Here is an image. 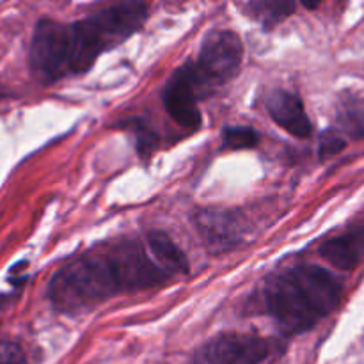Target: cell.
<instances>
[{
	"instance_id": "52a82bcc",
	"label": "cell",
	"mask_w": 364,
	"mask_h": 364,
	"mask_svg": "<svg viewBox=\"0 0 364 364\" xmlns=\"http://www.w3.org/2000/svg\"><path fill=\"white\" fill-rule=\"evenodd\" d=\"M162 100L167 114L173 117L174 123L191 130L199 128L201 124L199 100H203V92L194 77L192 63H185L171 75L164 89Z\"/></svg>"
},
{
	"instance_id": "8fae6325",
	"label": "cell",
	"mask_w": 364,
	"mask_h": 364,
	"mask_svg": "<svg viewBox=\"0 0 364 364\" xmlns=\"http://www.w3.org/2000/svg\"><path fill=\"white\" fill-rule=\"evenodd\" d=\"M341 135L355 139H364V98L361 96H343L338 102L336 109V124H334Z\"/></svg>"
},
{
	"instance_id": "277c9868",
	"label": "cell",
	"mask_w": 364,
	"mask_h": 364,
	"mask_svg": "<svg viewBox=\"0 0 364 364\" xmlns=\"http://www.w3.org/2000/svg\"><path fill=\"white\" fill-rule=\"evenodd\" d=\"M244 59L242 39L233 31H212L205 36L198 59L191 60L194 77L203 96L212 95L215 89L235 78Z\"/></svg>"
},
{
	"instance_id": "8992f818",
	"label": "cell",
	"mask_w": 364,
	"mask_h": 364,
	"mask_svg": "<svg viewBox=\"0 0 364 364\" xmlns=\"http://www.w3.org/2000/svg\"><path fill=\"white\" fill-rule=\"evenodd\" d=\"M272 354V343L258 334L226 333L196 350L192 364H262Z\"/></svg>"
},
{
	"instance_id": "5b68a950",
	"label": "cell",
	"mask_w": 364,
	"mask_h": 364,
	"mask_svg": "<svg viewBox=\"0 0 364 364\" xmlns=\"http://www.w3.org/2000/svg\"><path fill=\"white\" fill-rule=\"evenodd\" d=\"M31 70L41 82L70 77L68 68V25L43 18L38 21L28 52Z\"/></svg>"
},
{
	"instance_id": "3957f363",
	"label": "cell",
	"mask_w": 364,
	"mask_h": 364,
	"mask_svg": "<svg viewBox=\"0 0 364 364\" xmlns=\"http://www.w3.org/2000/svg\"><path fill=\"white\" fill-rule=\"evenodd\" d=\"M146 20L148 4L124 0L68 25L70 77L87 73L100 55L130 39L141 31Z\"/></svg>"
},
{
	"instance_id": "9a60e30c",
	"label": "cell",
	"mask_w": 364,
	"mask_h": 364,
	"mask_svg": "<svg viewBox=\"0 0 364 364\" xmlns=\"http://www.w3.org/2000/svg\"><path fill=\"white\" fill-rule=\"evenodd\" d=\"M0 364H27L20 345L14 341L0 340Z\"/></svg>"
},
{
	"instance_id": "30bf717a",
	"label": "cell",
	"mask_w": 364,
	"mask_h": 364,
	"mask_svg": "<svg viewBox=\"0 0 364 364\" xmlns=\"http://www.w3.org/2000/svg\"><path fill=\"white\" fill-rule=\"evenodd\" d=\"M320 256L331 265L341 270H352L364 256V223L348 228L338 237L323 242L318 249Z\"/></svg>"
},
{
	"instance_id": "7c38bea8",
	"label": "cell",
	"mask_w": 364,
	"mask_h": 364,
	"mask_svg": "<svg viewBox=\"0 0 364 364\" xmlns=\"http://www.w3.org/2000/svg\"><path fill=\"white\" fill-rule=\"evenodd\" d=\"M252 16L267 28L276 27L295 13V0H249Z\"/></svg>"
},
{
	"instance_id": "7a4b0ae2",
	"label": "cell",
	"mask_w": 364,
	"mask_h": 364,
	"mask_svg": "<svg viewBox=\"0 0 364 364\" xmlns=\"http://www.w3.org/2000/svg\"><path fill=\"white\" fill-rule=\"evenodd\" d=\"M341 281L318 265L290 267L267 279L263 302L270 318L284 334H301L338 308Z\"/></svg>"
},
{
	"instance_id": "5bb4252c",
	"label": "cell",
	"mask_w": 364,
	"mask_h": 364,
	"mask_svg": "<svg viewBox=\"0 0 364 364\" xmlns=\"http://www.w3.org/2000/svg\"><path fill=\"white\" fill-rule=\"evenodd\" d=\"M347 141H345L343 135L336 130V128H329L327 132H323L322 137L318 142V155L320 160H327L331 156H334L336 153H340L341 149H345Z\"/></svg>"
},
{
	"instance_id": "2e32d148",
	"label": "cell",
	"mask_w": 364,
	"mask_h": 364,
	"mask_svg": "<svg viewBox=\"0 0 364 364\" xmlns=\"http://www.w3.org/2000/svg\"><path fill=\"white\" fill-rule=\"evenodd\" d=\"M322 2L323 0H301V4L306 7V9H316Z\"/></svg>"
},
{
	"instance_id": "9c48e42d",
	"label": "cell",
	"mask_w": 364,
	"mask_h": 364,
	"mask_svg": "<svg viewBox=\"0 0 364 364\" xmlns=\"http://www.w3.org/2000/svg\"><path fill=\"white\" fill-rule=\"evenodd\" d=\"M196 224L208 249L213 252L231 251L242 240V226L237 213L205 210L196 217Z\"/></svg>"
},
{
	"instance_id": "4fadbf2b",
	"label": "cell",
	"mask_w": 364,
	"mask_h": 364,
	"mask_svg": "<svg viewBox=\"0 0 364 364\" xmlns=\"http://www.w3.org/2000/svg\"><path fill=\"white\" fill-rule=\"evenodd\" d=\"M259 135L255 128L249 127H228L223 132V149L238 151V149H251L258 146Z\"/></svg>"
},
{
	"instance_id": "6da1fadb",
	"label": "cell",
	"mask_w": 364,
	"mask_h": 364,
	"mask_svg": "<svg viewBox=\"0 0 364 364\" xmlns=\"http://www.w3.org/2000/svg\"><path fill=\"white\" fill-rule=\"evenodd\" d=\"M174 277L148 237L105 242L60 267L48 283V301L60 313H77L121 294L155 288Z\"/></svg>"
},
{
	"instance_id": "ba28073f",
	"label": "cell",
	"mask_w": 364,
	"mask_h": 364,
	"mask_svg": "<svg viewBox=\"0 0 364 364\" xmlns=\"http://www.w3.org/2000/svg\"><path fill=\"white\" fill-rule=\"evenodd\" d=\"M267 110L274 123L299 139H308L313 132L311 119L301 96L287 89H276L267 98Z\"/></svg>"
}]
</instances>
